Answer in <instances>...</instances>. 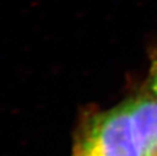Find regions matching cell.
Instances as JSON below:
<instances>
[{
  "mask_svg": "<svg viewBox=\"0 0 157 156\" xmlns=\"http://www.w3.org/2000/svg\"><path fill=\"white\" fill-rule=\"evenodd\" d=\"M71 156H141L125 104L82 114L73 137Z\"/></svg>",
  "mask_w": 157,
  "mask_h": 156,
  "instance_id": "obj_1",
  "label": "cell"
},
{
  "mask_svg": "<svg viewBox=\"0 0 157 156\" xmlns=\"http://www.w3.org/2000/svg\"><path fill=\"white\" fill-rule=\"evenodd\" d=\"M124 104L131 117L141 156H157V99L145 92Z\"/></svg>",
  "mask_w": 157,
  "mask_h": 156,
  "instance_id": "obj_2",
  "label": "cell"
},
{
  "mask_svg": "<svg viewBox=\"0 0 157 156\" xmlns=\"http://www.w3.org/2000/svg\"><path fill=\"white\" fill-rule=\"evenodd\" d=\"M148 92L157 99V49H154L150 54Z\"/></svg>",
  "mask_w": 157,
  "mask_h": 156,
  "instance_id": "obj_3",
  "label": "cell"
}]
</instances>
